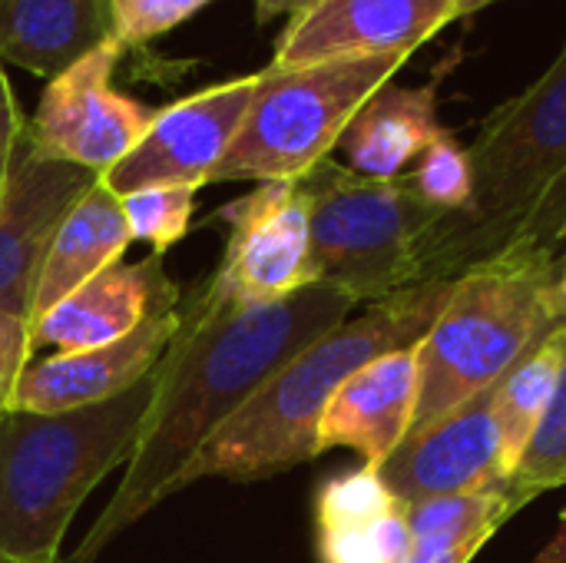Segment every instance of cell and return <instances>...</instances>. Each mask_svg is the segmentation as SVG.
<instances>
[{
	"instance_id": "cell-6",
	"label": "cell",
	"mask_w": 566,
	"mask_h": 563,
	"mask_svg": "<svg viewBox=\"0 0 566 563\" xmlns=\"http://www.w3.org/2000/svg\"><path fill=\"white\" fill-rule=\"evenodd\" d=\"M405 60V53H388L259 70L249 113L209 183L302 179L338 149L352 116L391 83Z\"/></svg>"
},
{
	"instance_id": "cell-11",
	"label": "cell",
	"mask_w": 566,
	"mask_h": 563,
	"mask_svg": "<svg viewBox=\"0 0 566 563\" xmlns=\"http://www.w3.org/2000/svg\"><path fill=\"white\" fill-rule=\"evenodd\" d=\"M378 475L405 508L434 498L504 488L507 471L501 458V431L494 421V388L424 428H411L395 455L378 468Z\"/></svg>"
},
{
	"instance_id": "cell-8",
	"label": "cell",
	"mask_w": 566,
	"mask_h": 563,
	"mask_svg": "<svg viewBox=\"0 0 566 563\" xmlns=\"http://www.w3.org/2000/svg\"><path fill=\"white\" fill-rule=\"evenodd\" d=\"M123 50L109 37L46 83L27 123V136L43 156L106 176L146 136L156 113L113 90V70Z\"/></svg>"
},
{
	"instance_id": "cell-9",
	"label": "cell",
	"mask_w": 566,
	"mask_h": 563,
	"mask_svg": "<svg viewBox=\"0 0 566 563\" xmlns=\"http://www.w3.org/2000/svg\"><path fill=\"white\" fill-rule=\"evenodd\" d=\"M229 242L219 272L206 289L219 299L262 305L289 299L318 282L312 262L308 196L298 179L259 183L219 209Z\"/></svg>"
},
{
	"instance_id": "cell-18",
	"label": "cell",
	"mask_w": 566,
	"mask_h": 563,
	"mask_svg": "<svg viewBox=\"0 0 566 563\" xmlns=\"http://www.w3.org/2000/svg\"><path fill=\"white\" fill-rule=\"evenodd\" d=\"M444 126L438 119V83H385L352 116L338 139L352 173L368 179H398L428 149Z\"/></svg>"
},
{
	"instance_id": "cell-10",
	"label": "cell",
	"mask_w": 566,
	"mask_h": 563,
	"mask_svg": "<svg viewBox=\"0 0 566 563\" xmlns=\"http://www.w3.org/2000/svg\"><path fill=\"white\" fill-rule=\"evenodd\" d=\"M255 86L259 73L219 83L159 110L146 136L103 176V183L116 196L156 186H206L212 179V169L222 163L229 143L235 139Z\"/></svg>"
},
{
	"instance_id": "cell-23",
	"label": "cell",
	"mask_w": 566,
	"mask_h": 563,
	"mask_svg": "<svg viewBox=\"0 0 566 563\" xmlns=\"http://www.w3.org/2000/svg\"><path fill=\"white\" fill-rule=\"evenodd\" d=\"M564 335V368H560V382L557 392L537 425V431L531 435L521 465L514 468L507 488L521 504H531L537 494L564 488L566 484V332Z\"/></svg>"
},
{
	"instance_id": "cell-21",
	"label": "cell",
	"mask_w": 566,
	"mask_h": 563,
	"mask_svg": "<svg viewBox=\"0 0 566 563\" xmlns=\"http://www.w3.org/2000/svg\"><path fill=\"white\" fill-rule=\"evenodd\" d=\"M524 504L511 488H491L478 494L434 498L405 508L411 528L408 563H471V557L511 521Z\"/></svg>"
},
{
	"instance_id": "cell-29",
	"label": "cell",
	"mask_w": 566,
	"mask_h": 563,
	"mask_svg": "<svg viewBox=\"0 0 566 563\" xmlns=\"http://www.w3.org/2000/svg\"><path fill=\"white\" fill-rule=\"evenodd\" d=\"M23 136H27V119H23L17 100H13L7 73L0 70V199H3V192L10 186V176H13Z\"/></svg>"
},
{
	"instance_id": "cell-14",
	"label": "cell",
	"mask_w": 566,
	"mask_h": 563,
	"mask_svg": "<svg viewBox=\"0 0 566 563\" xmlns=\"http://www.w3.org/2000/svg\"><path fill=\"white\" fill-rule=\"evenodd\" d=\"M179 309L163 312L136 325L119 342L86 352H56L40 365H27L10 395L7 411L56 415L99 405L129 392L159 365L179 332Z\"/></svg>"
},
{
	"instance_id": "cell-31",
	"label": "cell",
	"mask_w": 566,
	"mask_h": 563,
	"mask_svg": "<svg viewBox=\"0 0 566 563\" xmlns=\"http://www.w3.org/2000/svg\"><path fill=\"white\" fill-rule=\"evenodd\" d=\"M537 563H566V511L560 518V528L557 534L551 538V544L537 554Z\"/></svg>"
},
{
	"instance_id": "cell-12",
	"label": "cell",
	"mask_w": 566,
	"mask_h": 563,
	"mask_svg": "<svg viewBox=\"0 0 566 563\" xmlns=\"http://www.w3.org/2000/svg\"><path fill=\"white\" fill-rule=\"evenodd\" d=\"M99 173L43 156L23 136L10 186L0 199V312L30 325L36 282L66 212L93 189Z\"/></svg>"
},
{
	"instance_id": "cell-35",
	"label": "cell",
	"mask_w": 566,
	"mask_h": 563,
	"mask_svg": "<svg viewBox=\"0 0 566 563\" xmlns=\"http://www.w3.org/2000/svg\"><path fill=\"white\" fill-rule=\"evenodd\" d=\"M0 563H20V561H10L7 554H0Z\"/></svg>"
},
{
	"instance_id": "cell-7",
	"label": "cell",
	"mask_w": 566,
	"mask_h": 563,
	"mask_svg": "<svg viewBox=\"0 0 566 563\" xmlns=\"http://www.w3.org/2000/svg\"><path fill=\"white\" fill-rule=\"evenodd\" d=\"M298 183L308 196L318 282L345 289L355 302H381L421 282V242L441 212L408 176L368 179L328 156Z\"/></svg>"
},
{
	"instance_id": "cell-13",
	"label": "cell",
	"mask_w": 566,
	"mask_h": 563,
	"mask_svg": "<svg viewBox=\"0 0 566 563\" xmlns=\"http://www.w3.org/2000/svg\"><path fill=\"white\" fill-rule=\"evenodd\" d=\"M458 17V0H318L292 17L272 66H308L342 56H411Z\"/></svg>"
},
{
	"instance_id": "cell-34",
	"label": "cell",
	"mask_w": 566,
	"mask_h": 563,
	"mask_svg": "<svg viewBox=\"0 0 566 563\" xmlns=\"http://www.w3.org/2000/svg\"><path fill=\"white\" fill-rule=\"evenodd\" d=\"M557 292H566V269L564 275H560V282H557Z\"/></svg>"
},
{
	"instance_id": "cell-2",
	"label": "cell",
	"mask_w": 566,
	"mask_h": 563,
	"mask_svg": "<svg viewBox=\"0 0 566 563\" xmlns=\"http://www.w3.org/2000/svg\"><path fill=\"white\" fill-rule=\"evenodd\" d=\"M454 279H431L371 302L315 338L176 478L172 494L202 478L259 481L318 458V421L335 392L371 358L415 348L444 312Z\"/></svg>"
},
{
	"instance_id": "cell-15",
	"label": "cell",
	"mask_w": 566,
	"mask_h": 563,
	"mask_svg": "<svg viewBox=\"0 0 566 563\" xmlns=\"http://www.w3.org/2000/svg\"><path fill=\"white\" fill-rule=\"evenodd\" d=\"M179 289L163 272V259L153 252L136 265L113 262L53 305L33 329L30 342L53 345L60 352H86L119 342L153 315L176 312Z\"/></svg>"
},
{
	"instance_id": "cell-24",
	"label": "cell",
	"mask_w": 566,
	"mask_h": 563,
	"mask_svg": "<svg viewBox=\"0 0 566 563\" xmlns=\"http://www.w3.org/2000/svg\"><path fill=\"white\" fill-rule=\"evenodd\" d=\"M408 183L441 216L468 212L471 202H474V166H471V153L444 129L415 159V169H411Z\"/></svg>"
},
{
	"instance_id": "cell-16",
	"label": "cell",
	"mask_w": 566,
	"mask_h": 563,
	"mask_svg": "<svg viewBox=\"0 0 566 563\" xmlns=\"http://www.w3.org/2000/svg\"><path fill=\"white\" fill-rule=\"evenodd\" d=\"M418 345L395 348L361 365L328 402L318 421V455L352 448L368 468H381L408 438L418 411Z\"/></svg>"
},
{
	"instance_id": "cell-28",
	"label": "cell",
	"mask_w": 566,
	"mask_h": 563,
	"mask_svg": "<svg viewBox=\"0 0 566 563\" xmlns=\"http://www.w3.org/2000/svg\"><path fill=\"white\" fill-rule=\"evenodd\" d=\"M33 355L30 325L17 315L0 312V415L10 408V395Z\"/></svg>"
},
{
	"instance_id": "cell-5",
	"label": "cell",
	"mask_w": 566,
	"mask_h": 563,
	"mask_svg": "<svg viewBox=\"0 0 566 563\" xmlns=\"http://www.w3.org/2000/svg\"><path fill=\"white\" fill-rule=\"evenodd\" d=\"M474 202L441 216L421 242V282L461 272L511 249L521 222L566 169V43L517 96L491 110L468 146Z\"/></svg>"
},
{
	"instance_id": "cell-26",
	"label": "cell",
	"mask_w": 566,
	"mask_h": 563,
	"mask_svg": "<svg viewBox=\"0 0 566 563\" xmlns=\"http://www.w3.org/2000/svg\"><path fill=\"white\" fill-rule=\"evenodd\" d=\"M212 0H109L113 13V37L123 46L146 43L182 20H189L196 10H202Z\"/></svg>"
},
{
	"instance_id": "cell-22",
	"label": "cell",
	"mask_w": 566,
	"mask_h": 563,
	"mask_svg": "<svg viewBox=\"0 0 566 563\" xmlns=\"http://www.w3.org/2000/svg\"><path fill=\"white\" fill-rule=\"evenodd\" d=\"M560 368H564V335L554 332L494 385V421L501 431V458H504L507 481L521 465V455L557 392Z\"/></svg>"
},
{
	"instance_id": "cell-30",
	"label": "cell",
	"mask_w": 566,
	"mask_h": 563,
	"mask_svg": "<svg viewBox=\"0 0 566 563\" xmlns=\"http://www.w3.org/2000/svg\"><path fill=\"white\" fill-rule=\"evenodd\" d=\"M312 3H318V0H255V13H259V23H265V20H272V17H279V13L298 17V13H305Z\"/></svg>"
},
{
	"instance_id": "cell-3",
	"label": "cell",
	"mask_w": 566,
	"mask_h": 563,
	"mask_svg": "<svg viewBox=\"0 0 566 563\" xmlns=\"http://www.w3.org/2000/svg\"><path fill=\"white\" fill-rule=\"evenodd\" d=\"M156 395V368L129 392L56 415H0V554L56 563L86 494L129 461Z\"/></svg>"
},
{
	"instance_id": "cell-20",
	"label": "cell",
	"mask_w": 566,
	"mask_h": 563,
	"mask_svg": "<svg viewBox=\"0 0 566 563\" xmlns=\"http://www.w3.org/2000/svg\"><path fill=\"white\" fill-rule=\"evenodd\" d=\"M133 242L123 202L119 196L103 183V176L93 183V189L66 212L60 222L53 246L46 252L33 309H30V329L60 305L70 292H76L83 282H90L106 265L119 262L126 246Z\"/></svg>"
},
{
	"instance_id": "cell-25",
	"label": "cell",
	"mask_w": 566,
	"mask_h": 563,
	"mask_svg": "<svg viewBox=\"0 0 566 563\" xmlns=\"http://www.w3.org/2000/svg\"><path fill=\"white\" fill-rule=\"evenodd\" d=\"M192 196L196 189H182V186H156V189L119 196L129 236L136 242H149L153 252L163 256L186 236L192 216Z\"/></svg>"
},
{
	"instance_id": "cell-19",
	"label": "cell",
	"mask_w": 566,
	"mask_h": 563,
	"mask_svg": "<svg viewBox=\"0 0 566 563\" xmlns=\"http://www.w3.org/2000/svg\"><path fill=\"white\" fill-rule=\"evenodd\" d=\"M113 37L109 0H0V56L56 76Z\"/></svg>"
},
{
	"instance_id": "cell-4",
	"label": "cell",
	"mask_w": 566,
	"mask_h": 563,
	"mask_svg": "<svg viewBox=\"0 0 566 563\" xmlns=\"http://www.w3.org/2000/svg\"><path fill=\"white\" fill-rule=\"evenodd\" d=\"M564 269L566 256L511 249L454 279L444 312L418 342L421 395L411 428L494 388L557 332L554 292Z\"/></svg>"
},
{
	"instance_id": "cell-27",
	"label": "cell",
	"mask_w": 566,
	"mask_h": 563,
	"mask_svg": "<svg viewBox=\"0 0 566 563\" xmlns=\"http://www.w3.org/2000/svg\"><path fill=\"white\" fill-rule=\"evenodd\" d=\"M566 242V169L557 176V183L541 196V202L527 212V219L521 222L511 249H541V252H554L557 246ZM507 249V252H511Z\"/></svg>"
},
{
	"instance_id": "cell-17",
	"label": "cell",
	"mask_w": 566,
	"mask_h": 563,
	"mask_svg": "<svg viewBox=\"0 0 566 563\" xmlns=\"http://www.w3.org/2000/svg\"><path fill=\"white\" fill-rule=\"evenodd\" d=\"M322 563H408L411 528L405 504L385 488L378 468H358L318 491Z\"/></svg>"
},
{
	"instance_id": "cell-1",
	"label": "cell",
	"mask_w": 566,
	"mask_h": 563,
	"mask_svg": "<svg viewBox=\"0 0 566 563\" xmlns=\"http://www.w3.org/2000/svg\"><path fill=\"white\" fill-rule=\"evenodd\" d=\"M355 299L315 282L289 299L242 305L206 285L179 309V332L156 365V395L143 438L99 521L70 563H93L103 548L172 494L176 478L315 338L355 312Z\"/></svg>"
},
{
	"instance_id": "cell-32",
	"label": "cell",
	"mask_w": 566,
	"mask_h": 563,
	"mask_svg": "<svg viewBox=\"0 0 566 563\" xmlns=\"http://www.w3.org/2000/svg\"><path fill=\"white\" fill-rule=\"evenodd\" d=\"M491 3H501V0H458V17H454V20L474 17V13H481L484 7H491Z\"/></svg>"
},
{
	"instance_id": "cell-33",
	"label": "cell",
	"mask_w": 566,
	"mask_h": 563,
	"mask_svg": "<svg viewBox=\"0 0 566 563\" xmlns=\"http://www.w3.org/2000/svg\"><path fill=\"white\" fill-rule=\"evenodd\" d=\"M554 305H557V332H566V292H554Z\"/></svg>"
}]
</instances>
